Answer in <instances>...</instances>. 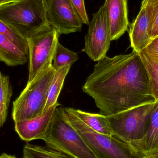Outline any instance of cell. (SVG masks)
I'll use <instances>...</instances> for the list:
<instances>
[{"label":"cell","instance_id":"23","mask_svg":"<svg viewBox=\"0 0 158 158\" xmlns=\"http://www.w3.org/2000/svg\"><path fill=\"white\" fill-rule=\"evenodd\" d=\"M83 24L89 25V20L84 0H70Z\"/></svg>","mask_w":158,"mask_h":158},{"label":"cell","instance_id":"11","mask_svg":"<svg viewBox=\"0 0 158 158\" xmlns=\"http://www.w3.org/2000/svg\"><path fill=\"white\" fill-rule=\"evenodd\" d=\"M131 46L134 51L139 53L146 48L153 39L150 33V17L145 0L141 10L130 26L129 31Z\"/></svg>","mask_w":158,"mask_h":158},{"label":"cell","instance_id":"8","mask_svg":"<svg viewBox=\"0 0 158 158\" xmlns=\"http://www.w3.org/2000/svg\"><path fill=\"white\" fill-rule=\"evenodd\" d=\"M111 41L110 28L103 5L93 15L83 51L92 60L98 62L106 56Z\"/></svg>","mask_w":158,"mask_h":158},{"label":"cell","instance_id":"3","mask_svg":"<svg viewBox=\"0 0 158 158\" xmlns=\"http://www.w3.org/2000/svg\"><path fill=\"white\" fill-rule=\"evenodd\" d=\"M46 146L73 158H98L68 119L64 108H56L42 139Z\"/></svg>","mask_w":158,"mask_h":158},{"label":"cell","instance_id":"17","mask_svg":"<svg viewBox=\"0 0 158 158\" xmlns=\"http://www.w3.org/2000/svg\"><path fill=\"white\" fill-rule=\"evenodd\" d=\"M71 67V65L67 66L55 71L50 85L47 101L44 111L58 102L57 99L63 88L65 79Z\"/></svg>","mask_w":158,"mask_h":158},{"label":"cell","instance_id":"6","mask_svg":"<svg viewBox=\"0 0 158 158\" xmlns=\"http://www.w3.org/2000/svg\"><path fill=\"white\" fill-rule=\"evenodd\" d=\"M155 103L106 116L112 135L129 144L142 139L147 131Z\"/></svg>","mask_w":158,"mask_h":158},{"label":"cell","instance_id":"10","mask_svg":"<svg viewBox=\"0 0 158 158\" xmlns=\"http://www.w3.org/2000/svg\"><path fill=\"white\" fill-rule=\"evenodd\" d=\"M60 106V104L56 102L38 117L15 122V130L20 139L26 142L42 140L49 128L56 109Z\"/></svg>","mask_w":158,"mask_h":158},{"label":"cell","instance_id":"21","mask_svg":"<svg viewBox=\"0 0 158 158\" xmlns=\"http://www.w3.org/2000/svg\"><path fill=\"white\" fill-rule=\"evenodd\" d=\"M0 33L12 42L21 52L28 56L27 40L15 30L0 20Z\"/></svg>","mask_w":158,"mask_h":158},{"label":"cell","instance_id":"12","mask_svg":"<svg viewBox=\"0 0 158 158\" xmlns=\"http://www.w3.org/2000/svg\"><path fill=\"white\" fill-rule=\"evenodd\" d=\"M104 5L111 41L117 40L125 33L129 26L128 0H106Z\"/></svg>","mask_w":158,"mask_h":158},{"label":"cell","instance_id":"19","mask_svg":"<svg viewBox=\"0 0 158 158\" xmlns=\"http://www.w3.org/2000/svg\"><path fill=\"white\" fill-rule=\"evenodd\" d=\"M139 53L148 75L152 95L156 102H158V61L149 56L143 50Z\"/></svg>","mask_w":158,"mask_h":158},{"label":"cell","instance_id":"4","mask_svg":"<svg viewBox=\"0 0 158 158\" xmlns=\"http://www.w3.org/2000/svg\"><path fill=\"white\" fill-rule=\"evenodd\" d=\"M64 110L69 122L98 158H144L146 156L130 144L113 135L94 131L72 113L68 108H64Z\"/></svg>","mask_w":158,"mask_h":158},{"label":"cell","instance_id":"20","mask_svg":"<svg viewBox=\"0 0 158 158\" xmlns=\"http://www.w3.org/2000/svg\"><path fill=\"white\" fill-rule=\"evenodd\" d=\"M78 55L69 50L58 42L53 57L52 67L55 71L68 65H71L77 61Z\"/></svg>","mask_w":158,"mask_h":158},{"label":"cell","instance_id":"13","mask_svg":"<svg viewBox=\"0 0 158 158\" xmlns=\"http://www.w3.org/2000/svg\"><path fill=\"white\" fill-rule=\"evenodd\" d=\"M130 144L146 156L158 152V102L155 103L146 133Z\"/></svg>","mask_w":158,"mask_h":158},{"label":"cell","instance_id":"26","mask_svg":"<svg viewBox=\"0 0 158 158\" xmlns=\"http://www.w3.org/2000/svg\"><path fill=\"white\" fill-rule=\"evenodd\" d=\"M15 1H16V0H0V6L6 4L8 3L11 2Z\"/></svg>","mask_w":158,"mask_h":158},{"label":"cell","instance_id":"22","mask_svg":"<svg viewBox=\"0 0 158 158\" xmlns=\"http://www.w3.org/2000/svg\"><path fill=\"white\" fill-rule=\"evenodd\" d=\"M150 17V33L152 39L158 36V0H145Z\"/></svg>","mask_w":158,"mask_h":158},{"label":"cell","instance_id":"16","mask_svg":"<svg viewBox=\"0 0 158 158\" xmlns=\"http://www.w3.org/2000/svg\"><path fill=\"white\" fill-rule=\"evenodd\" d=\"M12 95L13 87L9 77L0 71V129L7 119Z\"/></svg>","mask_w":158,"mask_h":158},{"label":"cell","instance_id":"5","mask_svg":"<svg viewBox=\"0 0 158 158\" xmlns=\"http://www.w3.org/2000/svg\"><path fill=\"white\" fill-rule=\"evenodd\" d=\"M55 72L52 66L27 83L13 103L12 118L15 122L31 119L42 114Z\"/></svg>","mask_w":158,"mask_h":158},{"label":"cell","instance_id":"27","mask_svg":"<svg viewBox=\"0 0 158 158\" xmlns=\"http://www.w3.org/2000/svg\"><path fill=\"white\" fill-rule=\"evenodd\" d=\"M144 158H158V152L155 153V154L150 155V156H146Z\"/></svg>","mask_w":158,"mask_h":158},{"label":"cell","instance_id":"14","mask_svg":"<svg viewBox=\"0 0 158 158\" xmlns=\"http://www.w3.org/2000/svg\"><path fill=\"white\" fill-rule=\"evenodd\" d=\"M28 59L27 55L0 33V62L8 66L15 67L25 64Z\"/></svg>","mask_w":158,"mask_h":158},{"label":"cell","instance_id":"15","mask_svg":"<svg viewBox=\"0 0 158 158\" xmlns=\"http://www.w3.org/2000/svg\"><path fill=\"white\" fill-rule=\"evenodd\" d=\"M68 109L84 123L94 131L103 134L113 135L106 116L89 113L72 108Z\"/></svg>","mask_w":158,"mask_h":158},{"label":"cell","instance_id":"18","mask_svg":"<svg viewBox=\"0 0 158 158\" xmlns=\"http://www.w3.org/2000/svg\"><path fill=\"white\" fill-rule=\"evenodd\" d=\"M23 156V158H73L47 146L30 144L24 146Z\"/></svg>","mask_w":158,"mask_h":158},{"label":"cell","instance_id":"25","mask_svg":"<svg viewBox=\"0 0 158 158\" xmlns=\"http://www.w3.org/2000/svg\"><path fill=\"white\" fill-rule=\"evenodd\" d=\"M0 158H16L15 156H12V155H8L7 154H2L0 156Z\"/></svg>","mask_w":158,"mask_h":158},{"label":"cell","instance_id":"1","mask_svg":"<svg viewBox=\"0 0 158 158\" xmlns=\"http://www.w3.org/2000/svg\"><path fill=\"white\" fill-rule=\"evenodd\" d=\"M82 90L106 116L156 102L142 58L134 51L98 62Z\"/></svg>","mask_w":158,"mask_h":158},{"label":"cell","instance_id":"9","mask_svg":"<svg viewBox=\"0 0 158 158\" xmlns=\"http://www.w3.org/2000/svg\"><path fill=\"white\" fill-rule=\"evenodd\" d=\"M50 26L59 35L79 32L82 23L70 0H43Z\"/></svg>","mask_w":158,"mask_h":158},{"label":"cell","instance_id":"24","mask_svg":"<svg viewBox=\"0 0 158 158\" xmlns=\"http://www.w3.org/2000/svg\"><path fill=\"white\" fill-rule=\"evenodd\" d=\"M143 51L150 57L158 61V36L153 39Z\"/></svg>","mask_w":158,"mask_h":158},{"label":"cell","instance_id":"2","mask_svg":"<svg viewBox=\"0 0 158 158\" xmlns=\"http://www.w3.org/2000/svg\"><path fill=\"white\" fill-rule=\"evenodd\" d=\"M0 20L27 39L50 26L43 0H16L0 6Z\"/></svg>","mask_w":158,"mask_h":158},{"label":"cell","instance_id":"7","mask_svg":"<svg viewBox=\"0 0 158 158\" xmlns=\"http://www.w3.org/2000/svg\"><path fill=\"white\" fill-rule=\"evenodd\" d=\"M59 36L57 30L50 26L27 39L29 59L27 83L52 66Z\"/></svg>","mask_w":158,"mask_h":158}]
</instances>
